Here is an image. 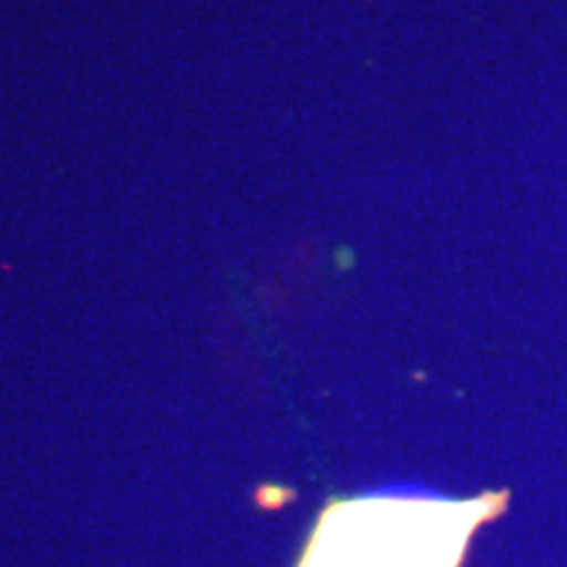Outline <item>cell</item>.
Masks as SVG:
<instances>
[{"label":"cell","mask_w":567,"mask_h":567,"mask_svg":"<svg viewBox=\"0 0 567 567\" xmlns=\"http://www.w3.org/2000/svg\"><path fill=\"white\" fill-rule=\"evenodd\" d=\"M507 496L337 502L321 515L300 567H460L471 536L507 507Z\"/></svg>","instance_id":"6da1fadb"}]
</instances>
